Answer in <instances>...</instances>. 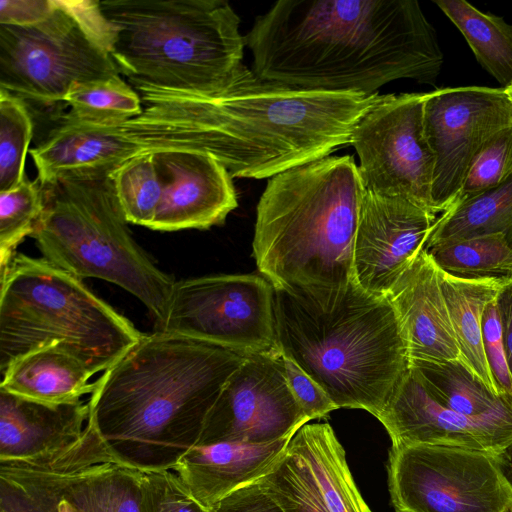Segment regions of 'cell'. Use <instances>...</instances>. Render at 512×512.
Masks as SVG:
<instances>
[{
	"label": "cell",
	"instance_id": "cell-29",
	"mask_svg": "<svg viewBox=\"0 0 512 512\" xmlns=\"http://www.w3.org/2000/svg\"><path fill=\"white\" fill-rule=\"evenodd\" d=\"M425 249L438 268L452 275L512 280V249L501 233L447 240Z\"/></svg>",
	"mask_w": 512,
	"mask_h": 512
},
{
	"label": "cell",
	"instance_id": "cell-5",
	"mask_svg": "<svg viewBox=\"0 0 512 512\" xmlns=\"http://www.w3.org/2000/svg\"><path fill=\"white\" fill-rule=\"evenodd\" d=\"M366 189L353 156H326L268 179L253 256L274 288L345 287Z\"/></svg>",
	"mask_w": 512,
	"mask_h": 512
},
{
	"label": "cell",
	"instance_id": "cell-37",
	"mask_svg": "<svg viewBox=\"0 0 512 512\" xmlns=\"http://www.w3.org/2000/svg\"><path fill=\"white\" fill-rule=\"evenodd\" d=\"M289 388L309 420L326 417L338 407L326 392L293 360L282 355Z\"/></svg>",
	"mask_w": 512,
	"mask_h": 512
},
{
	"label": "cell",
	"instance_id": "cell-14",
	"mask_svg": "<svg viewBox=\"0 0 512 512\" xmlns=\"http://www.w3.org/2000/svg\"><path fill=\"white\" fill-rule=\"evenodd\" d=\"M309 421L289 388L282 354H252L224 384L196 446L272 442Z\"/></svg>",
	"mask_w": 512,
	"mask_h": 512
},
{
	"label": "cell",
	"instance_id": "cell-34",
	"mask_svg": "<svg viewBox=\"0 0 512 512\" xmlns=\"http://www.w3.org/2000/svg\"><path fill=\"white\" fill-rule=\"evenodd\" d=\"M511 179L512 127L495 135L475 157L455 205L492 190Z\"/></svg>",
	"mask_w": 512,
	"mask_h": 512
},
{
	"label": "cell",
	"instance_id": "cell-10",
	"mask_svg": "<svg viewBox=\"0 0 512 512\" xmlns=\"http://www.w3.org/2000/svg\"><path fill=\"white\" fill-rule=\"evenodd\" d=\"M388 486L396 512H512V460L443 445H392Z\"/></svg>",
	"mask_w": 512,
	"mask_h": 512
},
{
	"label": "cell",
	"instance_id": "cell-8",
	"mask_svg": "<svg viewBox=\"0 0 512 512\" xmlns=\"http://www.w3.org/2000/svg\"><path fill=\"white\" fill-rule=\"evenodd\" d=\"M0 284V373L46 347L106 371L144 335L82 279L45 258L17 253Z\"/></svg>",
	"mask_w": 512,
	"mask_h": 512
},
{
	"label": "cell",
	"instance_id": "cell-24",
	"mask_svg": "<svg viewBox=\"0 0 512 512\" xmlns=\"http://www.w3.org/2000/svg\"><path fill=\"white\" fill-rule=\"evenodd\" d=\"M428 394L443 407L470 419L512 428V403L491 391L459 360H411Z\"/></svg>",
	"mask_w": 512,
	"mask_h": 512
},
{
	"label": "cell",
	"instance_id": "cell-19",
	"mask_svg": "<svg viewBox=\"0 0 512 512\" xmlns=\"http://www.w3.org/2000/svg\"><path fill=\"white\" fill-rule=\"evenodd\" d=\"M405 341L408 360L461 359L439 279L423 248L386 294Z\"/></svg>",
	"mask_w": 512,
	"mask_h": 512
},
{
	"label": "cell",
	"instance_id": "cell-17",
	"mask_svg": "<svg viewBox=\"0 0 512 512\" xmlns=\"http://www.w3.org/2000/svg\"><path fill=\"white\" fill-rule=\"evenodd\" d=\"M377 419L392 445L459 446L512 460V428L470 419L443 407L409 366Z\"/></svg>",
	"mask_w": 512,
	"mask_h": 512
},
{
	"label": "cell",
	"instance_id": "cell-21",
	"mask_svg": "<svg viewBox=\"0 0 512 512\" xmlns=\"http://www.w3.org/2000/svg\"><path fill=\"white\" fill-rule=\"evenodd\" d=\"M115 463L94 425L65 451L27 461H0V512H59L66 477L96 464Z\"/></svg>",
	"mask_w": 512,
	"mask_h": 512
},
{
	"label": "cell",
	"instance_id": "cell-1",
	"mask_svg": "<svg viewBox=\"0 0 512 512\" xmlns=\"http://www.w3.org/2000/svg\"><path fill=\"white\" fill-rule=\"evenodd\" d=\"M245 41L258 77L314 91L373 95L400 79L434 84L444 60L415 0H280Z\"/></svg>",
	"mask_w": 512,
	"mask_h": 512
},
{
	"label": "cell",
	"instance_id": "cell-12",
	"mask_svg": "<svg viewBox=\"0 0 512 512\" xmlns=\"http://www.w3.org/2000/svg\"><path fill=\"white\" fill-rule=\"evenodd\" d=\"M428 96L380 95L358 119L350 144L367 191L403 197L438 215L432 202L435 160L424 127Z\"/></svg>",
	"mask_w": 512,
	"mask_h": 512
},
{
	"label": "cell",
	"instance_id": "cell-18",
	"mask_svg": "<svg viewBox=\"0 0 512 512\" xmlns=\"http://www.w3.org/2000/svg\"><path fill=\"white\" fill-rule=\"evenodd\" d=\"M153 153L163 195L149 229H208L224 223L237 208L233 178L215 157L191 150Z\"/></svg>",
	"mask_w": 512,
	"mask_h": 512
},
{
	"label": "cell",
	"instance_id": "cell-15",
	"mask_svg": "<svg viewBox=\"0 0 512 512\" xmlns=\"http://www.w3.org/2000/svg\"><path fill=\"white\" fill-rule=\"evenodd\" d=\"M259 485L284 512H373L328 423L304 424Z\"/></svg>",
	"mask_w": 512,
	"mask_h": 512
},
{
	"label": "cell",
	"instance_id": "cell-23",
	"mask_svg": "<svg viewBox=\"0 0 512 512\" xmlns=\"http://www.w3.org/2000/svg\"><path fill=\"white\" fill-rule=\"evenodd\" d=\"M96 374L74 355L57 347L31 351L14 360L2 373L0 389L26 398L62 403L93 393Z\"/></svg>",
	"mask_w": 512,
	"mask_h": 512
},
{
	"label": "cell",
	"instance_id": "cell-35",
	"mask_svg": "<svg viewBox=\"0 0 512 512\" xmlns=\"http://www.w3.org/2000/svg\"><path fill=\"white\" fill-rule=\"evenodd\" d=\"M141 512H212L172 470L143 472Z\"/></svg>",
	"mask_w": 512,
	"mask_h": 512
},
{
	"label": "cell",
	"instance_id": "cell-39",
	"mask_svg": "<svg viewBox=\"0 0 512 512\" xmlns=\"http://www.w3.org/2000/svg\"><path fill=\"white\" fill-rule=\"evenodd\" d=\"M54 8V0H1L0 25H35L45 20Z\"/></svg>",
	"mask_w": 512,
	"mask_h": 512
},
{
	"label": "cell",
	"instance_id": "cell-38",
	"mask_svg": "<svg viewBox=\"0 0 512 512\" xmlns=\"http://www.w3.org/2000/svg\"><path fill=\"white\" fill-rule=\"evenodd\" d=\"M210 509L212 512H284L257 481L231 492Z\"/></svg>",
	"mask_w": 512,
	"mask_h": 512
},
{
	"label": "cell",
	"instance_id": "cell-36",
	"mask_svg": "<svg viewBox=\"0 0 512 512\" xmlns=\"http://www.w3.org/2000/svg\"><path fill=\"white\" fill-rule=\"evenodd\" d=\"M482 336L485 357L498 394L512 403V377L506 358L500 314L496 298L482 313Z\"/></svg>",
	"mask_w": 512,
	"mask_h": 512
},
{
	"label": "cell",
	"instance_id": "cell-7",
	"mask_svg": "<svg viewBox=\"0 0 512 512\" xmlns=\"http://www.w3.org/2000/svg\"><path fill=\"white\" fill-rule=\"evenodd\" d=\"M109 173L73 172L42 183L43 211L31 237L53 265L80 279L111 282L134 295L159 330L175 281L131 237Z\"/></svg>",
	"mask_w": 512,
	"mask_h": 512
},
{
	"label": "cell",
	"instance_id": "cell-27",
	"mask_svg": "<svg viewBox=\"0 0 512 512\" xmlns=\"http://www.w3.org/2000/svg\"><path fill=\"white\" fill-rule=\"evenodd\" d=\"M143 471L102 463L71 473L65 489L78 512H141Z\"/></svg>",
	"mask_w": 512,
	"mask_h": 512
},
{
	"label": "cell",
	"instance_id": "cell-2",
	"mask_svg": "<svg viewBox=\"0 0 512 512\" xmlns=\"http://www.w3.org/2000/svg\"><path fill=\"white\" fill-rule=\"evenodd\" d=\"M247 356L164 331L144 334L97 380L89 420L115 463L173 470Z\"/></svg>",
	"mask_w": 512,
	"mask_h": 512
},
{
	"label": "cell",
	"instance_id": "cell-16",
	"mask_svg": "<svg viewBox=\"0 0 512 512\" xmlns=\"http://www.w3.org/2000/svg\"><path fill=\"white\" fill-rule=\"evenodd\" d=\"M439 216L400 196L366 190L353 251V281L386 297L425 245Z\"/></svg>",
	"mask_w": 512,
	"mask_h": 512
},
{
	"label": "cell",
	"instance_id": "cell-28",
	"mask_svg": "<svg viewBox=\"0 0 512 512\" xmlns=\"http://www.w3.org/2000/svg\"><path fill=\"white\" fill-rule=\"evenodd\" d=\"M501 233L512 249V179L441 214L425 245Z\"/></svg>",
	"mask_w": 512,
	"mask_h": 512
},
{
	"label": "cell",
	"instance_id": "cell-6",
	"mask_svg": "<svg viewBox=\"0 0 512 512\" xmlns=\"http://www.w3.org/2000/svg\"><path fill=\"white\" fill-rule=\"evenodd\" d=\"M120 73L172 89L210 90L243 64L240 18L224 0H104Z\"/></svg>",
	"mask_w": 512,
	"mask_h": 512
},
{
	"label": "cell",
	"instance_id": "cell-26",
	"mask_svg": "<svg viewBox=\"0 0 512 512\" xmlns=\"http://www.w3.org/2000/svg\"><path fill=\"white\" fill-rule=\"evenodd\" d=\"M459 29L480 65L502 86L512 82V25L465 0H435Z\"/></svg>",
	"mask_w": 512,
	"mask_h": 512
},
{
	"label": "cell",
	"instance_id": "cell-41",
	"mask_svg": "<svg viewBox=\"0 0 512 512\" xmlns=\"http://www.w3.org/2000/svg\"><path fill=\"white\" fill-rule=\"evenodd\" d=\"M505 93L507 94L508 98L512 102V82L509 83L506 87H504Z\"/></svg>",
	"mask_w": 512,
	"mask_h": 512
},
{
	"label": "cell",
	"instance_id": "cell-31",
	"mask_svg": "<svg viewBox=\"0 0 512 512\" xmlns=\"http://www.w3.org/2000/svg\"><path fill=\"white\" fill-rule=\"evenodd\" d=\"M109 175L126 221L149 228L163 195V181L154 153H141L120 164Z\"/></svg>",
	"mask_w": 512,
	"mask_h": 512
},
{
	"label": "cell",
	"instance_id": "cell-13",
	"mask_svg": "<svg viewBox=\"0 0 512 512\" xmlns=\"http://www.w3.org/2000/svg\"><path fill=\"white\" fill-rule=\"evenodd\" d=\"M424 127L435 160L432 202L441 215L454 207L478 153L512 127V102L504 88L437 89L425 102Z\"/></svg>",
	"mask_w": 512,
	"mask_h": 512
},
{
	"label": "cell",
	"instance_id": "cell-20",
	"mask_svg": "<svg viewBox=\"0 0 512 512\" xmlns=\"http://www.w3.org/2000/svg\"><path fill=\"white\" fill-rule=\"evenodd\" d=\"M89 417L81 399L51 403L0 389V461L59 454L81 440Z\"/></svg>",
	"mask_w": 512,
	"mask_h": 512
},
{
	"label": "cell",
	"instance_id": "cell-11",
	"mask_svg": "<svg viewBox=\"0 0 512 512\" xmlns=\"http://www.w3.org/2000/svg\"><path fill=\"white\" fill-rule=\"evenodd\" d=\"M246 355L280 353L274 287L254 274H221L175 282L159 330Z\"/></svg>",
	"mask_w": 512,
	"mask_h": 512
},
{
	"label": "cell",
	"instance_id": "cell-30",
	"mask_svg": "<svg viewBox=\"0 0 512 512\" xmlns=\"http://www.w3.org/2000/svg\"><path fill=\"white\" fill-rule=\"evenodd\" d=\"M63 102L69 115L96 125H119L142 113L139 93L120 74L76 84Z\"/></svg>",
	"mask_w": 512,
	"mask_h": 512
},
{
	"label": "cell",
	"instance_id": "cell-33",
	"mask_svg": "<svg viewBox=\"0 0 512 512\" xmlns=\"http://www.w3.org/2000/svg\"><path fill=\"white\" fill-rule=\"evenodd\" d=\"M43 211V185L27 176L17 186L0 191V274L16 255L17 246L31 236Z\"/></svg>",
	"mask_w": 512,
	"mask_h": 512
},
{
	"label": "cell",
	"instance_id": "cell-25",
	"mask_svg": "<svg viewBox=\"0 0 512 512\" xmlns=\"http://www.w3.org/2000/svg\"><path fill=\"white\" fill-rule=\"evenodd\" d=\"M439 279L461 360L491 391L499 395L485 357L482 313L485 305L495 299L510 280L458 277L440 268Z\"/></svg>",
	"mask_w": 512,
	"mask_h": 512
},
{
	"label": "cell",
	"instance_id": "cell-32",
	"mask_svg": "<svg viewBox=\"0 0 512 512\" xmlns=\"http://www.w3.org/2000/svg\"><path fill=\"white\" fill-rule=\"evenodd\" d=\"M33 131L28 104L0 88V191L17 186L26 177L25 160Z\"/></svg>",
	"mask_w": 512,
	"mask_h": 512
},
{
	"label": "cell",
	"instance_id": "cell-9",
	"mask_svg": "<svg viewBox=\"0 0 512 512\" xmlns=\"http://www.w3.org/2000/svg\"><path fill=\"white\" fill-rule=\"evenodd\" d=\"M54 2L35 25H0V88L28 106H57L74 85L121 74L100 1Z\"/></svg>",
	"mask_w": 512,
	"mask_h": 512
},
{
	"label": "cell",
	"instance_id": "cell-3",
	"mask_svg": "<svg viewBox=\"0 0 512 512\" xmlns=\"http://www.w3.org/2000/svg\"><path fill=\"white\" fill-rule=\"evenodd\" d=\"M202 148L232 178H271L350 144L355 124L380 97L306 90L241 65L217 88L193 90Z\"/></svg>",
	"mask_w": 512,
	"mask_h": 512
},
{
	"label": "cell",
	"instance_id": "cell-40",
	"mask_svg": "<svg viewBox=\"0 0 512 512\" xmlns=\"http://www.w3.org/2000/svg\"><path fill=\"white\" fill-rule=\"evenodd\" d=\"M496 303L500 314L506 358L512 377V280L501 288L496 297Z\"/></svg>",
	"mask_w": 512,
	"mask_h": 512
},
{
	"label": "cell",
	"instance_id": "cell-4",
	"mask_svg": "<svg viewBox=\"0 0 512 512\" xmlns=\"http://www.w3.org/2000/svg\"><path fill=\"white\" fill-rule=\"evenodd\" d=\"M276 341L339 408L376 418L409 366L386 297L345 287L274 288Z\"/></svg>",
	"mask_w": 512,
	"mask_h": 512
},
{
	"label": "cell",
	"instance_id": "cell-22",
	"mask_svg": "<svg viewBox=\"0 0 512 512\" xmlns=\"http://www.w3.org/2000/svg\"><path fill=\"white\" fill-rule=\"evenodd\" d=\"M293 435L267 443L220 442L191 448L173 468L189 492L210 508L264 476Z\"/></svg>",
	"mask_w": 512,
	"mask_h": 512
}]
</instances>
